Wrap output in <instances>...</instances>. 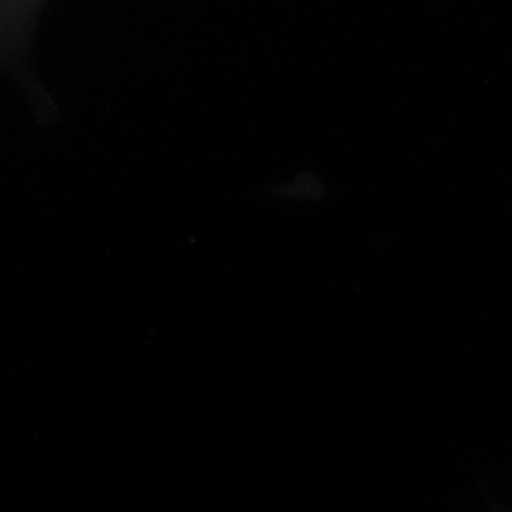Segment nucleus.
<instances>
[{
  "label": "nucleus",
  "mask_w": 512,
  "mask_h": 512,
  "mask_svg": "<svg viewBox=\"0 0 512 512\" xmlns=\"http://www.w3.org/2000/svg\"><path fill=\"white\" fill-rule=\"evenodd\" d=\"M43 0H0V60H12L27 46Z\"/></svg>",
  "instance_id": "f257e3e1"
}]
</instances>
